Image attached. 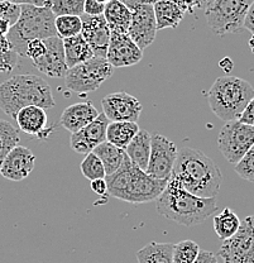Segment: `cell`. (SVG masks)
Listing matches in <instances>:
<instances>
[{
    "label": "cell",
    "instance_id": "1",
    "mask_svg": "<svg viewBox=\"0 0 254 263\" xmlns=\"http://www.w3.org/2000/svg\"><path fill=\"white\" fill-rule=\"evenodd\" d=\"M155 208L160 215L185 227L204 223L218 210L215 197H200L188 193L182 183L169 177L165 190L157 197Z\"/></svg>",
    "mask_w": 254,
    "mask_h": 263
},
{
    "label": "cell",
    "instance_id": "2",
    "mask_svg": "<svg viewBox=\"0 0 254 263\" xmlns=\"http://www.w3.org/2000/svg\"><path fill=\"white\" fill-rule=\"evenodd\" d=\"M171 176L179 180L188 193L200 197L217 196L223 181L218 164L200 149L190 147L177 152Z\"/></svg>",
    "mask_w": 254,
    "mask_h": 263
},
{
    "label": "cell",
    "instance_id": "3",
    "mask_svg": "<svg viewBox=\"0 0 254 263\" xmlns=\"http://www.w3.org/2000/svg\"><path fill=\"white\" fill-rule=\"evenodd\" d=\"M105 181L109 196L138 205L157 200L165 190L168 180L152 177L130 162L127 156L119 170L106 176Z\"/></svg>",
    "mask_w": 254,
    "mask_h": 263
},
{
    "label": "cell",
    "instance_id": "4",
    "mask_svg": "<svg viewBox=\"0 0 254 263\" xmlns=\"http://www.w3.org/2000/svg\"><path fill=\"white\" fill-rule=\"evenodd\" d=\"M54 104L51 86L37 75H15L0 84V109L13 119L26 106L51 109Z\"/></svg>",
    "mask_w": 254,
    "mask_h": 263
},
{
    "label": "cell",
    "instance_id": "5",
    "mask_svg": "<svg viewBox=\"0 0 254 263\" xmlns=\"http://www.w3.org/2000/svg\"><path fill=\"white\" fill-rule=\"evenodd\" d=\"M54 16L50 7L37 5H21V14L18 21L10 27L7 33V40L10 47L18 56L26 57L28 42L33 40H46L57 35Z\"/></svg>",
    "mask_w": 254,
    "mask_h": 263
},
{
    "label": "cell",
    "instance_id": "6",
    "mask_svg": "<svg viewBox=\"0 0 254 263\" xmlns=\"http://www.w3.org/2000/svg\"><path fill=\"white\" fill-rule=\"evenodd\" d=\"M254 97V89L247 80L236 76L218 78L207 92L211 111L224 122L239 120Z\"/></svg>",
    "mask_w": 254,
    "mask_h": 263
},
{
    "label": "cell",
    "instance_id": "7",
    "mask_svg": "<svg viewBox=\"0 0 254 263\" xmlns=\"http://www.w3.org/2000/svg\"><path fill=\"white\" fill-rule=\"evenodd\" d=\"M114 67L105 57L94 56L87 61L68 68L65 82L70 91L76 94H89L95 91L113 76Z\"/></svg>",
    "mask_w": 254,
    "mask_h": 263
},
{
    "label": "cell",
    "instance_id": "8",
    "mask_svg": "<svg viewBox=\"0 0 254 263\" xmlns=\"http://www.w3.org/2000/svg\"><path fill=\"white\" fill-rule=\"evenodd\" d=\"M254 0H214L205 10L207 26L215 34L238 33L244 28V19Z\"/></svg>",
    "mask_w": 254,
    "mask_h": 263
},
{
    "label": "cell",
    "instance_id": "9",
    "mask_svg": "<svg viewBox=\"0 0 254 263\" xmlns=\"http://www.w3.org/2000/svg\"><path fill=\"white\" fill-rule=\"evenodd\" d=\"M254 144V127L240 120L226 122L218 137V147L229 163L237 164Z\"/></svg>",
    "mask_w": 254,
    "mask_h": 263
},
{
    "label": "cell",
    "instance_id": "10",
    "mask_svg": "<svg viewBox=\"0 0 254 263\" xmlns=\"http://www.w3.org/2000/svg\"><path fill=\"white\" fill-rule=\"evenodd\" d=\"M219 256L224 263H254V215L240 220L236 234L223 240Z\"/></svg>",
    "mask_w": 254,
    "mask_h": 263
},
{
    "label": "cell",
    "instance_id": "11",
    "mask_svg": "<svg viewBox=\"0 0 254 263\" xmlns=\"http://www.w3.org/2000/svg\"><path fill=\"white\" fill-rule=\"evenodd\" d=\"M176 144L160 133L151 134V155L146 172L152 177L168 180L177 157Z\"/></svg>",
    "mask_w": 254,
    "mask_h": 263
},
{
    "label": "cell",
    "instance_id": "12",
    "mask_svg": "<svg viewBox=\"0 0 254 263\" xmlns=\"http://www.w3.org/2000/svg\"><path fill=\"white\" fill-rule=\"evenodd\" d=\"M132 12L128 35L142 51L152 45L157 34V23H155L154 10L152 4H136L129 8Z\"/></svg>",
    "mask_w": 254,
    "mask_h": 263
},
{
    "label": "cell",
    "instance_id": "13",
    "mask_svg": "<svg viewBox=\"0 0 254 263\" xmlns=\"http://www.w3.org/2000/svg\"><path fill=\"white\" fill-rule=\"evenodd\" d=\"M103 113L110 122H138L143 106L138 99L125 91L113 92L102 100Z\"/></svg>",
    "mask_w": 254,
    "mask_h": 263
},
{
    "label": "cell",
    "instance_id": "14",
    "mask_svg": "<svg viewBox=\"0 0 254 263\" xmlns=\"http://www.w3.org/2000/svg\"><path fill=\"white\" fill-rule=\"evenodd\" d=\"M105 59L113 67H128L142 61L143 51L133 42L128 33L111 32Z\"/></svg>",
    "mask_w": 254,
    "mask_h": 263
},
{
    "label": "cell",
    "instance_id": "15",
    "mask_svg": "<svg viewBox=\"0 0 254 263\" xmlns=\"http://www.w3.org/2000/svg\"><path fill=\"white\" fill-rule=\"evenodd\" d=\"M46 51L40 59L33 61L34 67L48 78H65L68 67L65 61L64 42L60 37L46 38Z\"/></svg>",
    "mask_w": 254,
    "mask_h": 263
},
{
    "label": "cell",
    "instance_id": "16",
    "mask_svg": "<svg viewBox=\"0 0 254 263\" xmlns=\"http://www.w3.org/2000/svg\"><path fill=\"white\" fill-rule=\"evenodd\" d=\"M80 18L81 35L89 43L94 56L106 57L111 32L104 15L83 14Z\"/></svg>",
    "mask_w": 254,
    "mask_h": 263
},
{
    "label": "cell",
    "instance_id": "17",
    "mask_svg": "<svg viewBox=\"0 0 254 263\" xmlns=\"http://www.w3.org/2000/svg\"><path fill=\"white\" fill-rule=\"evenodd\" d=\"M110 120L104 113H99L90 124L71 136V148L79 155H87L94 148L106 141V128Z\"/></svg>",
    "mask_w": 254,
    "mask_h": 263
},
{
    "label": "cell",
    "instance_id": "18",
    "mask_svg": "<svg viewBox=\"0 0 254 263\" xmlns=\"http://www.w3.org/2000/svg\"><path fill=\"white\" fill-rule=\"evenodd\" d=\"M35 156L29 148L15 146L7 155L0 167V175L10 181H22L34 168Z\"/></svg>",
    "mask_w": 254,
    "mask_h": 263
},
{
    "label": "cell",
    "instance_id": "19",
    "mask_svg": "<svg viewBox=\"0 0 254 263\" xmlns=\"http://www.w3.org/2000/svg\"><path fill=\"white\" fill-rule=\"evenodd\" d=\"M97 115H99V111L91 101L77 103L67 106L62 111L60 124L71 133H76L86 127L87 124H90Z\"/></svg>",
    "mask_w": 254,
    "mask_h": 263
},
{
    "label": "cell",
    "instance_id": "20",
    "mask_svg": "<svg viewBox=\"0 0 254 263\" xmlns=\"http://www.w3.org/2000/svg\"><path fill=\"white\" fill-rule=\"evenodd\" d=\"M14 119L22 132L37 137H41V134L46 130L48 122L45 109L35 105H29L21 109Z\"/></svg>",
    "mask_w": 254,
    "mask_h": 263
},
{
    "label": "cell",
    "instance_id": "21",
    "mask_svg": "<svg viewBox=\"0 0 254 263\" xmlns=\"http://www.w3.org/2000/svg\"><path fill=\"white\" fill-rule=\"evenodd\" d=\"M125 153L130 162L146 171L151 155V133L146 129H139L125 148Z\"/></svg>",
    "mask_w": 254,
    "mask_h": 263
},
{
    "label": "cell",
    "instance_id": "22",
    "mask_svg": "<svg viewBox=\"0 0 254 263\" xmlns=\"http://www.w3.org/2000/svg\"><path fill=\"white\" fill-rule=\"evenodd\" d=\"M110 32L127 33L132 21V12L122 0H110L105 4L103 13Z\"/></svg>",
    "mask_w": 254,
    "mask_h": 263
},
{
    "label": "cell",
    "instance_id": "23",
    "mask_svg": "<svg viewBox=\"0 0 254 263\" xmlns=\"http://www.w3.org/2000/svg\"><path fill=\"white\" fill-rule=\"evenodd\" d=\"M157 31L166 28H176L184 19L185 13L172 0H158L153 4Z\"/></svg>",
    "mask_w": 254,
    "mask_h": 263
},
{
    "label": "cell",
    "instance_id": "24",
    "mask_svg": "<svg viewBox=\"0 0 254 263\" xmlns=\"http://www.w3.org/2000/svg\"><path fill=\"white\" fill-rule=\"evenodd\" d=\"M62 42H64L65 61H66L68 68L94 57V52L90 48L89 43L84 40L81 33L77 35H73V37L65 38V40H62Z\"/></svg>",
    "mask_w": 254,
    "mask_h": 263
},
{
    "label": "cell",
    "instance_id": "25",
    "mask_svg": "<svg viewBox=\"0 0 254 263\" xmlns=\"http://www.w3.org/2000/svg\"><path fill=\"white\" fill-rule=\"evenodd\" d=\"M139 129L141 128L135 122H109L106 128V141L125 151Z\"/></svg>",
    "mask_w": 254,
    "mask_h": 263
},
{
    "label": "cell",
    "instance_id": "26",
    "mask_svg": "<svg viewBox=\"0 0 254 263\" xmlns=\"http://www.w3.org/2000/svg\"><path fill=\"white\" fill-rule=\"evenodd\" d=\"M92 152H94L103 162L106 176L114 174L116 170H119V167L122 166L125 157H127V153H125L124 149L109 143L108 141L103 142L99 146L95 147Z\"/></svg>",
    "mask_w": 254,
    "mask_h": 263
},
{
    "label": "cell",
    "instance_id": "27",
    "mask_svg": "<svg viewBox=\"0 0 254 263\" xmlns=\"http://www.w3.org/2000/svg\"><path fill=\"white\" fill-rule=\"evenodd\" d=\"M173 243L151 242L136 252L138 263H173Z\"/></svg>",
    "mask_w": 254,
    "mask_h": 263
},
{
    "label": "cell",
    "instance_id": "28",
    "mask_svg": "<svg viewBox=\"0 0 254 263\" xmlns=\"http://www.w3.org/2000/svg\"><path fill=\"white\" fill-rule=\"evenodd\" d=\"M240 227V219L236 213L229 208L214 216V230L221 240L230 238L237 233Z\"/></svg>",
    "mask_w": 254,
    "mask_h": 263
},
{
    "label": "cell",
    "instance_id": "29",
    "mask_svg": "<svg viewBox=\"0 0 254 263\" xmlns=\"http://www.w3.org/2000/svg\"><path fill=\"white\" fill-rule=\"evenodd\" d=\"M19 141L21 138L17 128L12 123L0 119V167L8 153L18 146Z\"/></svg>",
    "mask_w": 254,
    "mask_h": 263
},
{
    "label": "cell",
    "instance_id": "30",
    "mask_svg": "<svg viewBox=\"0 0 254 263\" xmlns=\"http://www.w3.org/2000/svg\"><path fill=\"white\" fill-rule=\"evenodd\" d=\"M57 37L61 40L73 37L81 33V18L77 15H60L54 21Z\"/></svg>",
    "mask_w": 254,
    "mask_h": 263
},
{
    "label": "cell",
    "instance_id": "31",
    "mask_svg": "<svg viewBox=\"0 0 254 263\" xmlns=\"http://www.w3.org/2000/svg\"><path fill=\"white\" fill-rule=\"evenodd\" d=\"M84 3L85 0H48L47 7H50L54 16H81L84 14Z\"/></svg>",
    "mask_w": 254,
    "mask_h": 263
},
{
    "label": "cell",
    "instance_id": "32",
    "mask_svg": "<svg viewBox=\"0 0 254 263\" xmlns=\"http://www.w3.org/2000/svg\"><path fill=\"white\" fill-rule=\"evenodd\" d=\"M200 252V247L193 240H182L173 245L172 261L173 263H192Z\"/></svg>",
    "mask_w": 254,
    "mask_h": 263
},
{
    "label": "cell",
    "instance_id": "33",
    "mask_svg": "<svg viewBox=\"0 0 254 263\" xmlns=\"http://www.w3.org/2000/svg\"><path fill=\"white\" fill-rule=\"evenodd\" d=\"M80 170L84 176L89 181L105 179L106 177L103 162L94 152H90L87 155H85V158L80 164Z\"/></svg>",
    "mask_w": 254,
    "mask_h": 263
},
{
    "label": "cell",
    "instance_id": "34",
    "mask_svg": "<svg viewBox=\"0 0 254 263\" xmlns=\"http://www.w3.org/2000/svg\"><path fill=\"white\" fill-rule=\"evenodd\" d=\"M17 62L18 54L10 47L7 37H0V73L10 72Z\"/></svg>",
    "mask_w": 254,
    "mask_h": 263
},
{
    "label": "cell",
    "instance_id": "35",
    "mask_svg": "<svg viewBox=\"0 0 254 263\" xmlns=\"http://www.w3.org/2000/svg\"><path fill=\"white\" fill-rule=\"evenodd\" d=\"M236 172L243 180L254 182V144L236 164Z\"/></svg>",
    "mask_w": 254,
    "mask_h": 263
},
{
    "label": "cell",
    "instance_id": "36",
    "mask_svg": "<svg viewBox=\"0 0 254 263\" xmlns=\"http://www.w3.org/2000/svg\"><path fill=\"white\" fill-rule=\"evenodd\" d=\"M19 14H21V5H15L8 2H0V18L9 22L10 26H13L18 21Z\"/></svg>",
    "mask_w": 254,
    "mask_h": 263
},
{
    "label": "cell",
    "instance_id": "37",
    "mask_svg": "<svg viewBox=\"0 0 254 263\" xmlns=\"http://www.w3.org/2000/svg\"><path fill=\"white\" fill-rule=\"evenodd\" d=\"M46 51V43L45 40H33L31 42H28L26 49V57L32 60V62L35 61L37 59H40Z\"/></svg>",
    "mask_w": 254,
    "mask_h": 263
},
{
    "label": "cell",
    "instance_id": "38",
    "mask_svg": "<svg viewBox=\"0 0 254 263\" xmlns=\"http://www.w3.org/2000/svg\"><path fill=\"white\" fill-rule=\"evenodd\" d=\"M105 4L97 2V0H85L84 3V14L87 15H103Z\"/></svg>",
    "mask_w": 254,
    "mask_h": 263
},
{
    "label": "cell",
    "instance_id": "39",
    "mask_svg": "<svg viewBox=\"0 0 254 263\" xmlns=\"http://www.w3.org/2000/svg\"><path fill=\"white\" fill-rule=\"evenodd\" d=\"M239 120L242 123H245V124H249L254 127V97L252 100L248 103V105L245 106L244 111L240 115Z\"/></svg>",
    "mask_w": 254,
    "mask_h": 263
},
{
    "label": "cell",
    "instance_id": "40",
    "mask_svg": "<svg viewBox=\"0 0 254 263\" xmlns=\"http://www.w3.org/2000/svg\"><path fill=\"white\" fill-rule=\"evenodd\" d=\"M91 182V190L92 193H95L99 196H105L108 197V185H106L105 179H97L94 181H90Z\"/></svg>",
    "mask_w": 254,
    "mask_h": 263
},
{
    "label": "cell",
    "instance_id": "41",
    "mask_svg": "<svg viewBox=\"0 0 254 263\" xmlns=\"http://www.w3.org/2000/svg\"><path fill=\"white\" fill-rule=\"evenodd\" d=\"M192 263H218V258L212 252L200 249L198 257Z\"/></svg>",
    "mask_w": 254,
    "mask_h": 263
},
{
    "label": "cell",
    "instance_id": "42",
    "mask_svg": "<svg viewBox=\"0 0 254 263\" xmlns=\"http://www.w3.org/2000/svg\"><path fill=\"white\" fill-rule=\"evenodd\" d=\"M243 27H244L247 31H249L250 33H252V35L254 37V2L252 3V5H250L247 15H245L244 26Z\"/></svg>",
    "mask_w": 254,
    "mask_h": 263
},
{
    "label": "cell",
    "instance_id": "43",
    "mask_svg": "<svg viewBox=\"0 0 254 263\" xmlns=\"http://www.w3.org/2000/svg\"><path fill=\"white\" fill-rule=\"evenodd\" d=\"M2 2H8V3H12V4L15 5H37V7H45L47 5V2L45 0H2Z\"/></svg>",
    "mask_w": 254,
    "mask_h": 263
},
{
    "label": "cell",
    "instance_id": "44",
    "mask_svg": "<svg viewBox=\"0 0 254 263\" xmlns=\"http://www.w3.org/2000/svg\"><path fill=\"white\" fill-rule=\"evenodd\" d=\"M214 3V0H191V4H192V9H200V10H206L210 5Z\"/></svg>",
    "mask_w": 254,
    "mask_h": 263
},
{
    "label": "cell",
    "instance_id": "45",
    "mask_svg": "<svg viewBox=\"0 0 254 263\" xmlns=\"http://www.w3.org/2000/svg\"><path fill=\"white\" fill-rule=\"evenodd\" d=\"M10 23L8 21H5V19H2L0 18V37H5L7 35V33L9 32L10 29Z\"/></svg>",
    "mask_w": 254,
    "mask_h": 263
},
{
    "label": "cell",
    "instance_id": "46",
    "mask_svg": "<svg viewBox=\"0 0 254 263\" xmlns=\"http://www.w3.org/2000/svg\"><path fill=\"white\" fill-rule=\"evenodd\" d=\"M220 67H223L224 70L228 72V71H230L231 68H233V62L230 61V59H228V57H226V59H223L220 61Z\"/></svg>",
    "mask_w": 254,
    "mask_h": 263
},
{
    "label": "cell",
    "instance_id": "47",
    "mask_svg": "<svg viewBox=\"0 0 254 263\" xmlns=\"http://www.w3.org/2000/svg\"><path fill=\"white\" fill-rule=\"evenodd\" d=\"M97 2L103 3V4H106V3H109V2H110V0H97Z\"/></svg>",
    "mask_w": 254,
    "mask_h": 263
},
{
    "label": "cell",
    "instance_id": "48",
    "mask_svg": "<svg viewBox=\"0 0 254 263\" xmlns=\"http://www.w3.org/2000/svg\"><path fill=\"white\" fill-rule=\"evenodd\" d=\"M45 2H48V0H45Z\"/></svg>",
    "mask_w": 254,
    "mask_h": 263
},
{
    "label": "cell",
    "instance_id": "49",
    "mask_svg": "<svg viewBox=\"0 0 254 263\" xmlns=\"http://www.w3.org/2000/svg\"><path fill=\"white\" fill-rule=\"evenodd\" d=\"M0 2H2V0H0Z\"/></svg>",
    "mask_w": 254,
    "mask_h": 263
},
{
    "label": "cell",
    "instance_id": "50",
    "mask_svg": "<svg viewBox=\"0 0 254 263\" xmlns=\"http://www.w3.org/2000/svg\"><path fill=\"white\" fill-rule=\"evenodd\" d=\"M122 2H123V0H122Z\"/></svg>",
    "mask_w": 254,
    "mask_h": 263
}]
</instances>
